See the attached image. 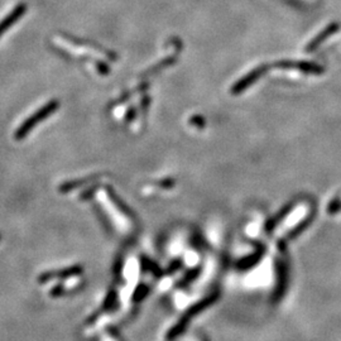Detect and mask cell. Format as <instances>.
Instances as JSON below:
<instances>
[{
	"mask_svg": "<svg viewBox=\"0 0 341 341\" xmlns=\"http://www.w3.org/2000/svg\"><path fill=\"white\" fill-rule=\"evenodd\" d=\"M57 108H58V101H51V102H48V104H46L45 106H42V108H41L37 113H34L33 115L29 116V118L27 119V120L24 121L21 126H19L18 130L16 131V134H14L16 139H22V138H24L26 135H28V133L34 128V126L37 125L38 123H41L43 119L48 118V116H50L53 111L57 110Z\"/></svg>",
	"mask_w": 341,
	"mask_h": 341,
	"instance_id": "1",
	"label": "cell"
},
{
	"mask_svg": "<svg viewBox=\"0 0 341 341\" xmlns=\"http://www.w3.org/2000/svg\"><path fill=\"white\" fill-rule=\"evenodd\" d=\"M26 11H27V6L22 3V4H19V6H17L16 8H14L13 11H12L11 13L6 17V18L0 21V37H2V36H3V34L6 33V32L8 31V29L11 28V27L13 26V24L16 23L19 18H22V16L26 13Z\"/></svg>",
	"mask_w": 341,
	"mask_h": 341,
	"instance_id": "2",
	"label": "cell"
},
{
	"mask_svg": "<svg viewBox=\"0 0 341 341\" xmlns=\"http://www.w3.org/2000/svg\"><path fill=\"white\" fill-rule=\"evenodd\" d=\"M340 29V23H336V22H333V23L328 24L327 27H326L323 31H321L320 33L316 36L315 38H313L312 41H311L310 43H308V46L306 47V51H308V52H312V51H315L316 48L318 47V46L321 45V43L323 42V41L327 40L328 37H331L333 33H336V32Z\"/></svg>",
	"mask_w": 341,
	"mask_h": 341,
	"instance_id": "3",
	"label": "cell"
},
{
	"mask_svg": "<svg viewBox=\"0 0 341 341\" xmlns=\"http://www.w3.org/2000/svg\"><path fill=\"white\" fill-rule=\"evenodd\" d=\"M279 66H281V67L297 68V70H301V71L307 72V74H312V75H321L323 71H325L322 66L317 65V63H313V62H283Z\"/></svg>",
	"mask_w": 341,
	"mask_h": 341,
	"instance_id": "4",
	"label": "cell"
},
{
	"mask_svg": "<svg viewBox=\"0 0 341 341\" xmlns=\"http://www.w3.org/2000/svg\"><path fill=\"white\" fill-rule=\"evenodd\" d=\"M264 71H265V67L263 66V67H259V68H257V70H254L253 72H250L248 76H245V77H243L240 81L238 82V84L235 85V86L233 87V92L234 94H238V92H242V91H244L247 87H249L250 85L253 84V82L255 81L257 79H259L260 76H262L263 74H264Z\"/></svg>",
	"mask_w": 341,
	"mask_h": 341,
	"instance_id": "5",
	"label": "cell"
},
{
	"mask_svg": "<svg viewBox=\"0 0 341 341\" xmlns=\"http://www.w3.org/2000/svg\"><path fill=\"white\" fill-rule=\"evenodd\" d=\"M340 210H341V199L337 196L330 202V205H328V208H327V213L332 215V214H336Z\"/></svg>",
	"mask_w": 341,
	"mask_h": 341,
	"instance_id": "6",
	"label": "cell"
}]
</instances>
